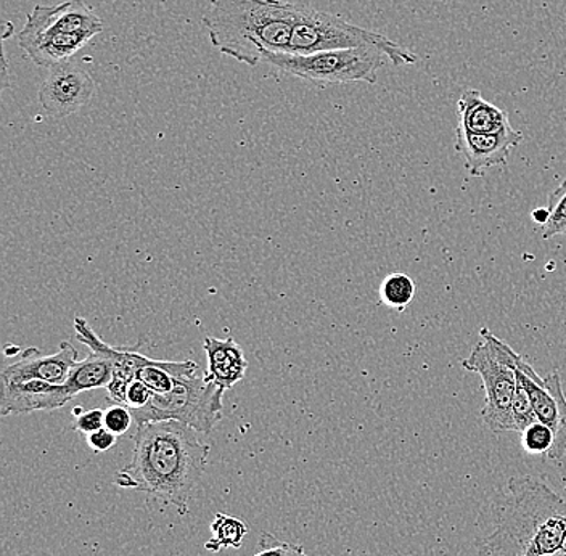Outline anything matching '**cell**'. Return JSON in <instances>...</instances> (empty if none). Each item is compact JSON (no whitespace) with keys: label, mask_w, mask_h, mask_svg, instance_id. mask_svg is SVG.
<instances>
[{"label":"cell","mask_w":566,"mask_h":556,"mask_svg":"<svg viewBox=\"0 0 566 556\" xmlns=\"http://www.w3.org/2000/svg\"><path fill=\"white\" fill-rule=\"evenodd\" d=\"M133 439V460L116 474V486L154 495L187 515L207 470L210 445L201 444L193 428L176 420L139 424Z\"/></svg>","instance_id":"obj_1"},{"label":"cell","mask_w":566,"mask_h":556,"mask_svg":"<svg viewBox=\"0 0 566 556\" xmlns=\"http://www.w3.org/2000/svg\"><path fill=\"white\" fill-rule=\"evenodd\" d=\"M480 550L493 556H566V502L544 481L512 478L491 502Z\"/></svg>","instance_id":"obj_2"},{"label":"cell","mask_w":566,"mask_h":556,"mask_svg":"<svg viewBox=\"0 0 566 556\" xmlns=\"http://www.w3.org/2000/svg\"><path fill=\"white\" fill-rule=\"evenodd\" d=\"M296 12L285 0H210L203 24L212 48L258 66L265 52H289Z\"/></svg>","instance_id":"obj_3"},{"label":"cell","mask_w":566,"mask_h":556,"mask_svg":"<svg viewBox=\"0 0 566 556\" xmlns=\"http://www.w3.org/2000/svg\"><path fill=\"white\" fill-rule=\"evenodd\" d=\"M104 28V21L83 0L35 6L18 34V44L35 65L51 70L70 62Z\"/></svg>","instance_id":"obj_4"},{"label":"cell","mask_w":566,"mask_h":556,"mask_svg":"<svg viewBox=\"0 0 566 556\" xmlns=\"http://www.w3.org/2000/svg\"><path fill=\"white\" fill-rule=\"evenodd\" d=\"M356 48L377 49L384 52L395 66L413 65L419 60L416 53L407 51L384 34L356 27L339 17L298 3L295 28H293L292 41L286 53L310 55V53Z\"/></svg>","instance_id":"obj_5"},{"label":"cell","mask_w":566,"mask_h":556,"mask_svg":"<svg viewBox=\"0 0 566 556\" xmlns=\"http://www.w3.org/2000/svg\"><path fill=\"white\" fill-rule=\"evenodd\" d=\"M197 371L179 375L171 391L151 392L147 406L130 410L137 427L150 421L176 420L189 424L197 433L210 434L222 420L226 391Z\"/></svg>","instance_id":"obj_6"},{"label":"cell","mask_w":566,"mask_h":556,"mask_svg":"<svg viewBox=\"0 0 566 556\" xmlns=\"http://www.w3.org/2000/svg\"><path fill=\"white\" fill-rule=\"evenodd\" d=\"M388 56L377 49H339L298 55V53L265 52L263 62L272 69L311 81L322 86L331 84L377 83V73Z\"/></svg>","instance_id":"obj_7"},{"label":"cell","mask_w":566,"mask_h":556,"mask_svg":"<svg viewBox=\"0 0 566 556\" xmlns=\"http://www.w3.org/2000/svg\"><path fill=\"white\" fill-rule=\"evenodd\" d=\"M481 338L493 345L495 353L513 367L516 380L525 386L528 392L537 421L546 424L554 433V445L547 457L562 460L566 455V398L562 388L558 371H551L546 377H539L525 357L516 354L507 343L499 339L493 332L481 328Z\"/></svg>","instance_id":"obj_8"},{"label":"cell","mask_w":566,"mask_h":556,"mask_svg":"<svg viewBox=\"0 0 566 556\" xmlns=\"http://www.w3.org/2000/svg\"><path fill=\"white\" fill-rule=\"evenodd\" d=\"M465 370L480 375L483 382L484 407L481 409L486 427L493 433L515 431L512 416V400L516 391V375L486 339L478 343L470 356L462 360Z\"/></svg>","instance_id":"obj_9"},{"label":"cell","mask_w":566,"mask_h":556,"mask_svg":"<svg viewBox=\"0 0 566 556\" xmlns=\"http://www.w3.org/2000/svg\"><path fill=\"white\" fill-rule=\"evenodd\" d=\"M95 87L94 77L86 70L73 62L60 63L39 88V104L53 118H66L92 101Z\"/></svg>","instance_id":"obj_10"},{"label":"cell","mask_w":566,"mask_h":556,"mask_svg":"<svg viewBox=\"0 0 566 556\" xmlns=\"http://www.w3.org/2000/svg\"><path fill=\"white\" fill-rule=\"evenodd\" d=\"M73 325L76 338L87 346L91 353L101 354L113 364V377L109 385L106 386V391H108L106 399L112 406H126L127 386L130 385V381L136 380L137 370L144 367L150 357L137 353L136 349H118L106 345L104 339L92 331L86 318L74 317Z\"/></svg>","instance_id":"obj_11"},{"label":"cell","mask_w":566,"mask_h":556,"mask_svg":"<svg viewBox=\"0 0 566 556\" xmlns=\"http://www.w3.org/2000/svg\"><path fill=\"white\" fill-rule=\"evenodd\" d=\"M523 136L511 126L497 134H473L465 127H455V151L465 161L467 171L480 177L494 166L505 165L513 148L518 147Z\"/></svg>","instance_id":"obj_12"},{"label":"cell","mask_w":566,"mask_h":556,"mask_svg":"<svg viewBox=\"0 0 566 556\" xmlns=\"http://www.w3.org/2000/svg\"><path fill=\"white\" fill-rule=\"evenodd\" d=\"M77 360V349L70 342H63L52 356H42L41 350L31 348L21 354V359L2 371V381L41 380L52 385H65Z\"/></svg>","instance_id":"obj_13"},{"label":"cell","mask_w":566,"mask_h":556,"mask_svg":"<svg viewBox=\"0 0 566 556\" xmlns=\"http://www.w3.org/2000/svg\"><path fill=\"white\" fill-rule=\"evenodd\" d=\"M73 399L65 385H52L41 380L2 381V402L0 412L3 417L21 416L31 412H52L66 406Z\"/></svg>","instance_id":"obj_14"},{"label":"cell","mask_w":566,"mask_h":556,"mask_svg":"<svg viewBox=\"0 0 566 556\" xmlns=\"http://www.w3.org/2000/svg\"><path fill=\"white\" fill-rule=\"evenodd\" d=\"M203 349L208 359V371L205 374L208 381L229 391L245 378L248 370L245 353L232 336L226 339L207 336Z\"/></svg>","instance_id":"obj_15"},{"label":"cell","mask_w":566,"mask_h":556,"mask_svg":"<svg viewBox=\"0 0 566 556\" xmlns=\"http://www.w3.org/2000/svg\"><path fill=\"white\" fill-rule=\"evenodd\" d=\"M459 124L473 134H497L509 124V113L490 102L475 88L463 92L458 102Z\"/></svg>","instance_id":"obj_16"},{"label":"cell","mask_w":566,"mask_h":556,"mask_svg":"<svg viewBox=\"0 0 566 556\" xmlns=\"http://www.w3.org/2000/svg\"><path fill=\"white\" fill-rule=\"evenodd\" d=\"M113 364L109 359L97 353H91L86 359L77 363L71 370L65 382L66 391L71 398H76L81 392L94 391L106 388L112 381Z\"/></svg>","instance_id":"obj_17"},{"label":"cell","mask_w":566,"mask_h":556,"mask_svg":"<svg viewBox=\"0 0 566 556\" xmlns=\"http://www.w3.org/2000/svg\"><path fill=\"white\" fill-rule=\"evenodd\" d=\"M210 529L212 537L205 544V548L216 554V552L229 550V548L237 550L242 547L250 527L242 520L233 518L226 513H216Z\"/></svg>","instance_id":"obj_18"},{"label":"cell","mask_w":566,"mask_h":556,"mask_svg":"<svg viewBox=\"0 0 566 556\" xmlns=\"http://www.w3.org/2000/svg\"><path fill=\"white\" fill-rule=\"evenodd\" d=\"M416 296V283L406 274H389L380 285L381 303L392 310L402 311Z\"/></svg>","instance_id":"obj_19"},{"label":"cell","mask_w":566,"mask_h":556,"mask_svg":"<svg viewBox=\"0 0 566 556\" xmlns=\"http://www.w3.org/2000/svg\"><path fill=\"white\" fill-rule=\"evenodd\" d=\"M548 219L544 224L543 237L546 240L566 235V179L548 197Z\"/></svg>","instance_id":"obj_20"},{"label":"cell","mask_w":566,"mask_h":556,"mask_svg":"<svg viewBox=\"0 0 566 556\" xmlns=\"http://www.w3.org/2000/svg\"><path fill=\"white\" fill-rule=\"evenodd\" d=\"M512 416L513 423H515V433H523L530 424L537 421L528 392L518 380H516V391L512 400Z\"/></svg>","instance_id":"obj_21"},{"label":"cell","mask_w":566,"mask_h":556,"mask_svg":"<svg viewBox=\"0 0 566 556\" xmlns=\"http://www.w3.org/2000/svg\"><path fill=\"white\" fill-rule=\"evenodd\" d=\"M522 442L526 452L533 453V455H544V453L547 455L554 445V433L546 424L534 421L523 431Z\"/></svg>","instance_id":"obj_22"},{"label":"cell","mask_w":566,"mask_h":556,"mask_svg":"<svg viewBox=\"0 0 566 556\" xmlns=\"http://www.w3.org/2000/svg\"><path fill=\"white\" fill-rule=\"evenodd\" d=\"M258 552L253 556H307L301 545L279 541L272 534L264 533L258 542Z\"/></svg>","instance_id":"obj_23"},{"label":"cell","mask_w":566,"mask_h":556,"mask_svg":"<svg viewBox=\"0 0 566 556\" xmlns=\"http://www.w3.org/2000/svg\"><path fill=\"white\" fill-rule=\"evenodd\" d=\"M133 421L134 417L129 407L109 406L108 409L105 410V428L112 431L113 434H126Z\"/></svg>","instance_id":"obj_24"},{"label":"cell","mask_w":566,"mask_h":556,"mask_svg":"<svg viewBox=\"0 0 566 556\" xmlns=\"http://www.w3.org/2000/svg\"><path fill=\"white\" fill-rule=\"evenodd\" d=\"M105 428V412L102 409H92L76 418L73 430L77 433L91 434Z\"/></svg>","instance_id":"obj_25"},{"label":"cell","mask_w":566,"mask_h":556,"mask_svg":"<svg viewBox=\"0 0 566 556\" xmlns=\"http://www.w3.org/2000/svg\"><path fill=\"white\" fill-rule=\"evenodd\" d=\"M151 398V391L140 380L130 381L126 391V407L130 410L142 409L147 406L148 400Z\"/></svg>","instance_id":"obj_26"},{"label":"cell","mask_w":566,"mask_h":556,"mask_svg":"<svg viewBox=\"0 0 566 556\" xmlns=\"http://www.w3.org/2000/svg\"><path fill=\"white\" fill-rule=\"evenodd\" d=\"M116 439H118V436L113 434L106 428H102L95 433L87 434V445L95 453H102L115 448Z\"/></svg>","instance_id":"obj_27"},{"label":"cell","mask_w":566,"mask_h":556,"mask_svg":"<svg viewBox=\"0 0 566 556\" xmlns=\"http://www.w3.org/2000/svg\"><path fill=\"white\" fill-rule=\"evenodd\" d=\"M533 219L537 222V224L544 225L547 222L548 219V209H536V211H533Z\"/></svg>","instance_id":"obj_28"},{"label":"cell","mask_w":566,"mask_h":556,"mask_svg":"<svg viewBox=\"0 0 566 556\" xmlns=\"http://www.w3.org/2000/svg\"><path fill=\"white\" fill-rule=\"evenodd\" d=\"M20 353V348H17V346H9V348L6 349L7 356H17V354Z\"/></svg>","instance_id":"obj_29"},{"label":"cell","mask_w":566,"mask_h":556,"mask_svg":"<svg viewBox=\"0 0 566 556\" xmlns=\"http://www.w3.org/2000/svg\"><path fill=\"white\" fill-rule=\"evenodd\" d=\"M83 409H81V407H76V409L73 410V416L74 417H80V416H83Z\"/></svg>","instance_id":"obj_30"}]
</instances>
